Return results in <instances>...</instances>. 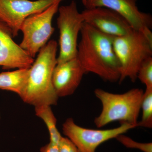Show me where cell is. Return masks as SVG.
<instances>
[{
	"mask_svg": "<svg viewBox=\"0 0 152 152\" xmlns=\"http://www.w3.org/2000/svg\"><path fill=\"white\" fill-rule=\"evenodd\" d=\"M137 0H88L86 9L105 7L110 9L123 17L133 29L140 31L152 40V18L137 6Z\"/></svg>",
	"mask_w": 152,
	"mask_h": 152,
	"instance_id": "obj_9",
	"label": "cell"
},
{
	"mask_svg": "<svg viewBox=\"0 0 152 152\" xmlns=\"http://www.w3.org/2000/svg\"><path fill=\"white\" fill-rule=\"evenodd\" d=\"M58 43L49 41L38 53L29 68L26 86L21 99L34 107L56 105L58 97L55 91L52 77L57 64Z\"/></svg>",
	"mask_w": 152,
	"mask_h": 152,
	"instance_id": "obj_2",
	"label": "cell"
},
{
	"mask_svg": "<svg viewBox=\"0 0 152 152\" xmlns=\"http://www.w3.org/2000/svg\"><path fill=\"white\" fill-rule=\"evenodd\" d=\"M80 34L77 57L86 73H92L106 81H119L121 67L114 51V37L85 22Z\"/></svg>",
	"mask_w": 152,
	"mask_h": 152,
	"instance_id": "obj_1",
	"label": "cell"
},
{
	"mask_svg": "<svg viewBox=\"0 0 152 152\" xmlns=\"http://www.w3.org/2000/svg\"><path fill=\"white\" fill-rule=\"evenodd\" d=\"M58 152H80L67 137H62L58 145Z\"/></svg>",
	"mask_w": 152,
	"mask_h": 152,
	"instance_id": "obj_18",
	"label": "cell"
},
{
	"mask_svg": "<svg viewBox=\"0 0 152 152\" xmlns=\"http://www.w3.org/2000/svg\"><path fill=\"white\" fill-rule=\"evenodd\" d=\"M0 118H1V115H0Z\"/></svg>",
	"mask_w": 152,
	"mask_h": 152,
	"instance_id": "obj_21",
	"label": "cell"
},
{
	"mask_svg": "<svg viewBox=\"0 0 152 152\" xmlns=\"http://www.w3.org/2000/svg\"><path fill=\"white\" fill-rule=\"evenodd\" d=\"M35 112L36 115L42 120L46 125L50 135V142L58 145L62 136L57 129V119L51 106L35 107Z\"/></svg>",
	"mask_w": 152,
	"mask_h": 152,
	"instance_id": "obj_14",
	"label": "cell"
},
{
	"mask_svg": "<svg viewBox=\"0 0 152 152\" xmlns=\"http://www.w3.org/2000/svg\"><path fill=\"white\" fill-rule=\"evenodd\" d=\"M85 23L114 37L127 34L133 29L123 17L105 7L86 9L82 12Z\"/></svg>",
	"mask_w": 152,
	"mask_h": 152,
	"instance_id": "obj_10",
	"label": "cell"
},
{
	"mask_svg": "<svg viewBox=\"0 0 152 152\" xmlns=\"http://www.w3.org/2000/svg\"><path fill=\"white\" fill-rule=\"evenodd\" d=\"M144 92L142 90L137 88L122 94L96 89L95 96L100 101L102 107L101 113L94 121L96 126L102 128L110 123L118 121L137 127Z\"/></svg>",
	"mask_w": 152,
	"mask_h": 152,
	"instance_id": "obj_3",
	"label": "cell"
},
{
	"mask_svg": "<svg viewBox=\"0 0 152 152\" xmlns=\"http://www.w3.org/2000/svg\"><path fill=\"white\" fill-rule=\"evenodd\" d=\"M58 12L57 24L60 33V52L57 64H59L77 57L78 37L84 21L75 1L68 5L59 7Z\"/></svg>",
	"mask_w": 152,
	"mask_h": 152,
	"instance_id": "obj_6",
	"label": "cell"
},
{
	"mask_svg": "<svg viewBox=\"0 0 152 152\" xmlns=\"http://www.w3.org/2000/svg\"><path fill=\"white\" fill-rule=\"evenodd\" d=\"M86 73L77 57L57 64L53 72L52 82L58 97L73 94Z\"/></svg>",
	"mask_w": 152,
	"mask_h": 152,
	"instance_id": "obj_12",
	"label": "cell"
},
{
	"mask_svg": "<svg viewBox=\"0 0 152 152\" xmlns=\"http://www.w3.org/2000/svg\"><path fill=\"white\" fill-rule=\"evenodd\" d=\"M137 78L145 86L146 88H152V57L142 64L138 72Z\"/></svg>",
	"mask_w": 152,
	"mask_h": 152,
	"instance_id": "obj_16",
	"label": "cell"
},
{
	"mask_svg": "<svg viewBox=\"0 0 152 152\" xmlns=\"http://www.w3.org/2000/svg\"><path fill=\"white\" fill-rule=\"evenodd\" d=\"M115 139L126 148L138 149L143 152H152L151 142H138L127 136L124 135V134L119 135Z\"/></svg>",
	"mask_w": 152,
	"mask_h": 152,
	"instance_id": "obj_17",
	"label": "cell"
},
{
	"mask_svg": "<svg viewBox=\"0 0 152 152\" xmlns=\"http://www.w3.org/2000/svg\"><path fill=\"white\" fill-rule=\"evenodd\" d=\"M29 68L0 73V89L10 91L22 96L26 86Z\"/></svg>",
	"mask_w": 152,
	"mask_h": 152,
	"instance_id": "obj_13",
	"label": "cell"
},
{
	"mask_svg": "<svg viewBox=\"0 0 152 152\" xmlns=\"http://www.w3.org/2000/svg\"><path fill=\"white\" fill-rule=\"evenodd\" d=\"M113 46L121 67L119 83L126 78L134 83L142 64L152 57V40L133 29L125 35L114 37Z\"/></svg>",
	"mask_w": 152,
	"mask_h": 152,
	"instance_id": "obj_4",
	"label": "cell"
},
{
	"mask_svg": "<svg viewBox=\"0 0 152 152\" xmlns=\"http://www.w3.org/2000/svg\"><path fill=\"white\" fill-rule=\"evenodd\" d=\"M40 152H58V145L50 142L41 148Z\"/></svg>",
	"mask_w": 152,
	"mask_h": 152,
	"instance_id": "obj_19",
	"label": "cell"
},
{
	"mask_svg": "<svg viewBox=\"0 0 152 152\" xmlns=\"http://www.w3.org/2000/svg\"><path fill=\"white\" fill-rule=\"evenodd\" d=\"M142 118L137 124V127L148 129L152 128V88H146L144 91L141 107Z\"/></svg>",
	"mask_w": 152,
	"mask_h": 152,
	"instance_id": "obj_15",
	"label": "cell"
},
{
	"mask_svg": "<svg viewBox=\"0 0 152 152\" xmlns=\"http://www.w3.org/2000/svg\"><path fill=\"white\" fill-rule=\"evenodd\" d=\"M13 38L10 30L0 21V66L4 70L30 68L34 59Z\"/></svg>",
	"mask_w": 152,
	"mask_h": 152,
	"instance_id": "obj_11",
	"label": "cell"
},
{
	"mask_svg": "<svg viewBox=\"0 0 152 152\" xmlns=\"http://www.w3.org/2000/svg\"><path fill=\"white\" fill-rule=\"evenodd\" d=\"M82 2H83V4H84V5L85 6V5H86V2L88 0H82Z\"/></svg>",
	"mask_w": 152,
	"mask_h": 152,
	"instance_id": "obj_20",
	"label": "cell"
},
{
	"mask_svg": "<svg viewBox=\"0 0 152 152\" xmlns=\"http://www.w3.org/2000/svg\"><path fill=\"white\" fill-rule=\"evenodd\" d=\"M64 0H0V21L10 30L13 38L18 35L23 22L55 3Z\"/></svg>",
	"mask_w": 152,
	"mask_h": 152,
	"instance_id": "obj_8",
	"label": "cell"
},
{
	"mask_svg": "<svg viewBox=\"0 0 152 152\" xmlns=\"http://www.w3.org/2000/svg\"><path fill=\"white\" fill-rule=\"evenodd\" d=\"M61 3H55L45 10L30 16L22 24L20 31L23 38L19 45L34 58L54 31L52 21Z\"/></svg>",
	"mask_w": 152,
	"mask_h": 152,
	"instance_id": "obj_5",
	"label": "cell"
},
{
	"mask_svg": "<svg viewBox=\"0 0 152 152\" xmlns=\"http://www.w3.org/2000/svg\"><path fill=\"white\" fill-rule=\"evenodd\" d=\"M134 125L124 123L118 127L109 129H94L80 126L72 118L66 120L62 126L63 132L80 152H96L99 146L106 141L116 138L132 129Z\"/></svg>",
	"mask_w": 152,
	"mask_h": 152,
	"instance_id": "obj_7",
	"label": "cell"
}]
</instances>
